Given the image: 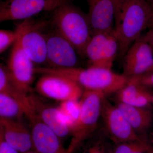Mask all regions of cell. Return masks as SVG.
I'll return each mask as SVG.
<instances>
[{
    "label": "cell",
    "instance_id": "8",
    "mask_svg": "<svg viewBox=\"0 0 153 153\" xmlns=\"http://www.w3.org/2000/svg\"><path fill=\"white\" fill-rule=\"evenodd\" d=\"M101 117L108 137L115 144L143 139L134 131L119 108L106 97L102 98Z\"/></svg>",
    "mask_w": 153,
    "mask_h": 153
},
{
    "label": "cell",
    "instance_id": "31",
    "mask_svg": "<svg viewBox=\"0 0 153 153\" xmlns=\"http://www.w3.org/2000/svg\"><path fill=\"white\" fill-rule=\"evenodd\" d=\"M149 2L150 3L152 8V10H153V0H151V1Z\"/></svg>",
    "mask_w": 153,
    "mask_h": 153
},
{
    "label": "cell",
    "instance_id": "2",
    "mask_svg": "<svg viewBox=\"0 0 153 153\" xmlns=\"http://www.w3.org/2000/svg\"><path fill=\"white\" fill-rule=\"evenodd\" d=\"M35 72L43 74L60 75L77 82L85 90L96 91L108 95L116 93L129 79L123 74H118L111 69L89 67L87 68L74 67L55 68L37 67Z\"/></svg>",
    "mask_w": 153,
    "mask_h": 153
},
{
    "label": "cell",
    "instance_id": "9",
    "mask_svg": "<svg viewBox=\"0 0 153 153\" xmlns=\"http://www.w3.org/2000/svg\"><path fill=\"white\" fill-rule=\"evenodd\" d=\"M39 94L46 97L61 102L78 100L84 89L71 79L55 74H43L36 84Z\"/></svg>",
    "mask_w": 153,
    "mask_h": 153
},
{
    "label": "cell",
    "instance_id": "26",
    "mask_svg": "<svg viewBox=\"0 0 153 153\" xmlns=\"http://www.w3.org/2000/svg\"><path fill=\"white\" fill-rule=\"evenodd\" d=\"M105 146L98 142L92 145L88 149V153H108Z\"/></svg>",
    "mask_w": 153,
    "mask_h": 153
},
{
    "label": "cell",
    "instance_id": "15",
    "mask_svg": "<svg viewBox=\"0 0 153 153\" xmlns=\"http://www.w3.org/2000/svg\"><path fill=\"white\" fill-rule=\"evenodd\" d=\"M32 123L33 150L39 153H69L60 137L38 118Z\"/></svg>",
    "mask_w": 153,
    "mask_h": 153
},
{
    "label": "cell",
    "instance_id": "13",
    "mask_svg": "<svg viewBox=\"0 0 153 153\" xmlns=\"http://www.w3.org/2000/svg\"><path fill=\"white\" fill-rule=\"evenodd\" d=\"M92 36L114 30L116 9L113 0H86Z\"/></svg>",
    "mask_w": 153,
    "mask_h": 153
},
{
    "label": "cell",
    "instance_id": "6",
    "mask_svg": "<svg viewBox=\"0 0 153 153\" xmlns=\"http://www.w3.org/2000/svg\"><path fill=\"white\" fill-rule=\"evenodd\" d=\"M47 23L36 22L32 18L23 20L17 27L22 48L34 64L47 63V33L44 30Z\"/></svg>",
    "mask_w": 153,
    "mask_h": 153
},
{
    "label": "cell",
    "instance_id": "4",
    "mask_svg": "<svg viewBox=\"0 0 153 153\" xmlns=\"http://www.w3.org/2000/svg\"><path fill=\"white\" fill-rule=\"evenodd\" d=\"M104 97L100 92L84 90L80 98L79 117L70 128L71 138L67 148L69 153H73L95 131L101 117Z\"/></svg>",
    "mask_w": 153,
    "mask_h": 153
},
{
    "label": "cell",
    "instance_id": "5",
    "mask_svg": "<svg viewBox=\"0 0 153 153\" xmlns=\"http://www.w3.org/2000/svg\"><path fill=\"white\" fill-rule=\"evenodd\" d=\"M73 0H2L0 22L25 20L43 12L51 13Z\"/></svg>",
    "mask_w": 153,
    "mask_h": 153
},
{
    "label": "cell",
    "instance_id": "29",
    "mask_svg": "<svg viewBox=\"0 0 153 153\" xmlns=\"http://www.w3.org/2000/svg\"><path fill=\"white\" fill-rule=\"evenodd\" d=\"M147 28H149V29L153 28V10L151 15L150 19L148 23Z\"/></svg>",
    "mask_w": 153,
    "mask_h": 153
},
{
    "label": "cell",
    "instance_id": "1",
    "mask_svg": "<svg viewBox=\"0 0 153 153\" xmlns=\"http://www.w3.org/2000/svg\"><path fill=\"white\" fill-rule=\"evenodd\" d=\"M152 8L148 0H123L115 19L114 33L119 44L117 58L122 61L132 44L147 28Z\"/></svg>",
    "mask_w": 153,
    "mask_h": 153
},
{
    "label": "cell",
    "instance_id": "20",
    "mask_svg": "<svg viewBox=\"0 0 153 153\" xmlns=\"http://www.w3.org/2000/svg\"><path fill=\"white\" fill-rule=\"evenodd\" d=\"M25 115L22 107L8 94L0 92V117L5 118H19Z\"/></svg>",
    "mask_w": 153,
    "mask_h": 153
},
{
    "label": "cell",
    "instance_id": "16",
    "mask_svg": "<svg viewBox=\"0 0 153 153\" xmlns=\"http://www.w3.org/2000/svg\"><path fill=\"white\" fill-rule=\"evenodd\" d=\"M33 109L38 118L52 129L60 137L70 134V128L57 108L45 103L36 95H29Z\"/></svg>",
    "mask_w": 153,
    "mask_h": 153
},
{
    "label": "cell",
    "instance_id": "25",
    "mask_svg": "<svg viewBox=\"0 0 153 153\" xmlns=\"http://www.w3.org/2000/svg\"><path fill=\"white\" fill-rule=\"evenodd\" d=\"M140 82L149 88H153V73L139 76Z\"/></svg>",
    "mask_w": 153,
    "mask_h": 153
},
{
    "label": "cell",
    "instance_id": "23",
    "mask_svg": "<svg viewBox=\"0 0 153 153\" xmlns=\"http://www.w3.org/2000/svg\"><path fill=\"white\" fill-rule=\"evenodd\" d=\"M19 37V33L16 29L14 32L9 30H0V53L6 51L11 45H13Z\"/></svg>",
    "mask_w": 153,
    "mask_h": 153
},
{
    "label": "cell",
    "instance_id": "28",
    "mask_svg": "<svg viewBox=\"0 0 153 153\" xmlns=\"http://www.w3.org/2000/svg\"><path fill=\"white\" fill-rule=\"evenodd\" d=\"M116 9L115 18L118 16L120 11L123 0H113Z\"/></svg>",
    "mask_w": 153,
    "mask_h": 153
},
{
    "label": "cell",
    "instance_id": "22",
    "mask_svg": "<svg viewBox=\"0 0 153 153\" xmlns=\"http://www.w3.org/2000/svg\"><path fill=\"white\" fill-rule=\"evenodd\" d=\"M80 101L75 100L61 102L57 107L58 110L70 128L77 120L80 111Z\"/></svg>",
    "mask_w": 153,
    "mask_h": 153
},
{
    "label": "cell",
    "instance_id": "14",
    "mask_svg": "<svg viewBox=\"0 0 153 153\" xmlns=\"http://www.w3.org/2000/svg\"><path fill=\"white\" fill-rule=\"evenodd\" d=\"M0 134L19 153H25L33 149L31 132L19 121L0 117Z\"/></svg>",
    "mask_w": 153,
    "mask_h": 153
},
{
    "label": "cell",
    "instance_id": "17",
    "mask_svg": "<svg viewBox=\"0 0 153 153\" xmlns=\"http://www.w3.org/2000/svg\"><path fill=\"white\" fill-rule=\"evenodd\" d=\"M116 94L117 102L148 108L152 105L153 92L140 83L139 76H136L130 77L126 84Z\"/></svg>",
    "mask_w": 153,
    "mask_h": 153
},
{
    "label": "cell",
    "instance_id": "3",
    "mask_svg": "<svg viewBox=\"0 0 153 153\" xmlns=\"http://www.w3.org/2000/svg\"><path fill=\"white\" fill-rule=\"evenodd\" d=\"M50 13L51 27L72 44L78 55L85 57L86 46L92 37L87 15L71 3Z\"/></svg>",
    "mask_w": 153,
    "mask_h": 153
},
{
    "label": "cell",
    "instance_id": "32",
    "mask_svg": "<svg viewBox=\"0 0 153 153\" xmlns=\"http://www.w3.org/2000/svg\"><path fill=\"white\" fill-rule=\"evenodd\" d=\"M152 105L153 106V94L152 98Z\"/></svg>",
    "mask_w": 153,
    "mask_h": 153
},
{
    "label": "cell",
    "instance_id": "12",
    "mask_svg": "<svg viewBox=\"0 0 153 153\" xmlns=\"http://www.w3.org/2000/svg\"><path fill=\"white\" fill-rule=\"evenodd\" d=\"M123 73L128 77L153 73V49L140 39L132 44L123 59Z\"/></svg>",
    "mask_w": 153,
    "mask_h": 153
},
{
    "label": "cell",
    "instance_id": "27",
    "mask_svg": "<svg viewBox=\"0 0 153 153\" xmlns=\"http://www.w3.org/2000/svg\"><path fill=\"white\" fill-rule=\"evenodd\" d=\"M140 39L143 40L150 44L153 49V28L149 29V31L141 36Z\"/></svg>",
    "mask_w": 153,
    "mask_h": 153
},
{
    "label": "cell",
    "instance_id": "19",
    "mask_svg": "<svg viewBox=\"0 0 153 153\" xmlns=\"http://www.w3.org/2000/svg\"><path fill=\"white\" fill-rule=\"evenodd\" d=\"M116 105L134 131L143 138L141 135L147 131L152 124V112L148 108L132 106L122 102H117Z\"/></svg>",
    "mask_w": 153,
    "mask_h": 153
},
{
    "label": "cell",
    "instance_id": "30",
    "mask_svg": "<svg viewBox=\"0 0 153 153\" xmlns=\"http://www.w3.org/2000/svg\"><path fill=\"white\" fill-rule=\"evenodd\" d=\"M25 153H38V152H36V151L34 150H31L28 151V152H25Z\"/></svg>",
    "mask_w": 153,
    "mask_h": 153
},
{
    "label": "cell",
    "instance_id": "11",
    "mask_svg": "<svg viewBox=\"0 0 153 153\" xmlns=\"http://www.w3.org/2000/svg\"><path fill=\"white\" fill-rule=\"evenodd\" d=\"M47 63L50 67H76L78 55L72 44L53 28L47 33Z\"/></svg>",
    "mask_w": 153,
    "mask_h": 153
},
{
    "label": "cell",
    "instance_id": "10",
    "mask_svg": "<svg viewBox=\"0 0 153 153\" xmlns=\"http://www.w3.org/2000/svg\"><path fill=\"white\" fill-rule=\"evenodd\" d=\"M13 45L9 57L8 69L11 79L19 89L27 94L31 90L34 79L35 68L31 60L22 48L20 33Z\"/></svg>",
    "mask_w": 153,
    "mask_h": 153
},
{
    "label": "cell",
    "instance_id": "18",
    "mask_svg": "<svg viewBox=\"0 0 153 153\" xmlns=\"http://www.w3.org/2000/svg\"><path fill=\"white\" fill-rule=\"evenodd\" d=\"M0 92L8 94L16 100L31 123L38 118L31 104L29 95L16 86L11 79L7 67L2 64L0 65Z\"/></svg>",
    "mask_w": 153,
    "mask_h": 153
},
{
    "label": "cell",
    "instance_id": "7",
    "mask_svg": "<svg viewBox=\"0 0 153 153\" xmlns=\"http://www.w3.org/2000/svg\"><path fill=\"white\" fill-rule=\"evenodd\" d=\"M119 44L114 31L92 35L85 50L89 67L111 69L118 56Z\"/></svg>",
    "mask_w": 153,
    "mask_h": 153
},
{
    "label": "cell",
    "instance_id": "24",
    "mask_svg": "<svg viewBox=\"0 0 153 153\" xmlns=\"http://www.w3.org/2000/svg\"><path fill=\"white\" fill-rule=\"evenodd\" d=\"M0 153H19L16 149L8 143L0 134Z\"/></svg>",
    "mask_w": 153,
    "mask_h": 153
},
{
    "label": "cell",
    "instance_id": "21",
    "mask_svg": "<svg viewBox=\"0 0 153 153\" xmlns=\"http://www.w3.org/2000/svg\"><path fill=\"white\" fill-rule=\"evenodd\" d=\"M111 153H153V146L143 139L115 144Z\"/></svg>",
    "mask_w": 153,
    "mask_h": 153
}]
</instances>
